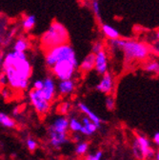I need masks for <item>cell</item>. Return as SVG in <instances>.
I'll use <instances>...</instances> for the list:
<instances>
[{
    "instance_id": "cell-29",
    "label": "cell",
    "mask_w": 159,
    "mask_h": 160,
    "mask_svg": "<svg viewBox=\"0 0 159 160\" xmlns=\"http://www.w3.org/2000/svg\"><path fill=\"white\" fill-rule=\"evenodd\" d=\"M44 87V80L37 79L33 82V89L34 90H42Z\"/></svg>"
},
{
    "instance_id": "cell-14",
    "label": "cell",
    "mask_w": 159,
    "mask_h": 160,
    "mask_svg": "<svg viewBox=\"0 0 159 160\" xmlns=\"http://www.w3.org/2000/svg\"><path fill=\"white\" fill-rule=\"evenodd\" d=\"M81 122H82V129L80 131V133L83 135L90 136V135L93 134L99 129V127L97 125H95L93 122H92L91 120L86 116H84L82 118Z\"/></svg>"
},
{
    "instance_id": "cell-37",
    "label": "cell",
    "mask_w": 159,
    "mask_h": 160,
    "mask_svg": "<svg viewBox=\"0 0 159 160\" xmlns=\"http://www.w3.org/2000/svg\"><path fill=\"white\" fill-rule=\"evenodd\" d=\"M155 39H156V41L159 42V31H157V32H155Z\"/></svg>"
},
{
    "instance_id": "cell-2",
    "label": "cell",
    "mask_w": 159,
    "mask_h": 160,
    "mask_svg": "<svg viewBox=\"0 0 159 160\" xmlns=\"http://www.w3.org/2000/svg\"><path fill=\"white\" fill-rule=\"evenodd\" d=\"M68 41L69 32L67 29L63 24L57 21H53L40 38L41 46L45 51L66 44Z\"/></svg>"
},
{
    "instance_id": "cell-21",
    "label": "cell",
    "mask_w": 159,
    "mask_h": 160,
    "mask_svg": "<svg viewBox=\"0 0 159 160\" xmlns=\"http://www.w3.org/2000/svg\"><path fill=\"white\" fill-rule=\"evenodd\" d=\"M0 124L6 128L12 129L15 126V121L6 113L0 112Z\"/></svg>"
},
{
    "instance_id": "cell-8",
    "label": "cell",
    "mask_w": 159,
    "mask_h": 160,
    "mask_svg": "<svg viewBox=\"0 0 159 160\" xmlns=\"http://www.w3.org/2000/svg\"><path fill=\"white\" fill-rule=\"evenodd\" d=\"M94 70L100 75H103L109 72V58H108V53L105 50L95 54Z\"/></svg>"
},
{
    "instance_id": "cell-17",
    "label": "cell",
    "mask_w": 159,
    "mask_h": 160,
    "mask_svg": "<svg viewBox=\"0 0 159 160\" xmlns=\"http://www.w3.org/2000/svg\"><path fill=\"white\" fill-rule=\"evenodd\" d=\"M143 70L148 73L159 75V62L155 59H150L144 64Z\"/></svg>"
},
{
    "instance_id": "cell-38",
    "label": "cell",
    "mask_w": 159,
    "mask_h": 160,
    "mask_svg": "<svg viewBox=\"0 0 159 160\" xmlns=\"http://www.w3.org/2000/svg\"><path fill=\"white\" fill-rule=\"evenodd\" d=\"M83 1H91L92 2V1H93V0H83Z\"/></svg>"
},
{
    "instance_id": "cell-19",
    "label": "cell",
    "mask_w": 159,
    "mask_h": 160,
    "mask_svg": "<svg viewBox=\"0 0 159 160\" xmlns=\"http://www.w3.org/2000/svg\"><path fill=\"white\" fill-rule=\"evenodd\" d=\"M89 143L87 141H79L77 142L76 146H75V149H74V152L76 155L78 156H82V155H85L88 151H89Z\"/></svg>"
},
{
    "instance_id": "cell-10",
    "label": "cell",
    "mask_w": 159,
    "mask_h": 160,
    "mask_svg": "<svg viewBox=\"0 0 159 160\" xmlns=\"http://www.w3.org/2000/svg\"><path fill=\"white\" fill-rule=\"evenodd\" d=\"M43 97L47 101L51 102L55 95V83L52 77H46L44 79V87L41 90Z\"/></svg>"
},
{
    "instance_id": "cell-23",
    "label": "cell",
    "mask_w": 159,
    "mask_h": 160,
    "mask_svg": "<svg viewBox=\"0 0 159 160\" xmlns=\"http://www.w3.org/2000/svg\"><path fill=\"white\" fill-rule=\"evenodd\" d=\"M105 106L108 111H113L116 106V101L115 98L112 94H109L105 98Z\"/></svg>"
},
{
    "instance_id": "cell-28",
    "label": "cell",
    "mask_w": 159,
    "mask_h": 160,
    "mask_svg": "<svg viewBox=\"0 0 159 160\" xmlns=\"http://www.w3.org/2000/svg\"><path fill=\"white\" fill-rule=\"evenodd\" d=\"M26 146H27V148H28V150L30 151V152H34L36 149H37V142L35 141L34 139H32V138H28L27 139V141H26Z\"/></svg>"
},
{
    "instance_id": "cell-5",
    "label": "cell",
    "mask_w": 159,
    "mask_h": 160,
    "mask_svg": "<svg viewBox=\"0 0 159 160\" xmlns=\"http://www.w3.org/2000/svg\"><path fill=\"white\" fill-rule=\"evenodd\" d=\"M78 68V60L75 59H65L62 61H59L53 65V67L51 69L52 74L61 80H67V79H72V76L74 75L76 69Z\"/></svg>"
},
{
    "instance_id": "cell-27",
    "label": "cell",
    "mask_w": 159,
    "mask_h": 160,
    "mask_svg": "<svg viewBox=\"0 0 159 160\" xmlns=\"http://www.w3.org/2000/svg\"><path fill=\"white\" fill-rule=\"evenodd\" d=\"M103 157V152L102 151H96L94 153H91L89 154L85 160H102Z\"/></svg>"
},
{
    "instance_id": "cell-30",
    "label": "cell",
    "mask_w": 159,
    "mask_h": 160,
    "mask_svg": "<svg viewBox=\"0 0 159 160\" xmlns=\"http://www.w3.org/2000/svg\"><path fill=\"white\" fill-rule=\"evenodd\" d=\"M9 85V81H8V77L6 76V74L3 72L2 74H0V86H7Z\"/></svg>"
},
{
    "instance_id": "cell-34",
    "label": "cell",
    "mask_w": 159,
    "mask_h": 160,
    "mask_svg": "<svg viewBox=\"0 0 159 160\" xmlns=\"http://www.w3.org/2000/svg\"><path fill=\"white\" fill-rule=\"evenodd\" d=\"M3 60H4V55L0 53V74L3 73Z\"/></svg>"
},
{
    "instance_id": "cell-20",
    "label": "cell",
    "mask_w": 159,
    "mask_h": 160,
    "mask_svg": "<svg viewBox=\"0 0 159 160\" xmlns=\"http://www.w3.org/2000/svg\"><path fill=\"white\" fill-rule=\"evenodd\" d=\"M36 23V17L33 14L27 15L22 21V27L25 31H30L32 30Z\"/></svg>"
},
{
    "instance_id": "cell-32",
    "label": "cell",
    "mask_w": 159,
    "mask_h": 160,
    "mask_svg": "<svg viewBox=\"0 0 159 160\" xmlns=\"http://www.w3.org/2000/svg\"><path fill=\"white\" fill-rule=\"evenodd\" d=\"M10 91H9V89L8 88H3L2 90H1V94H2V96L4 97V98H6V99H9L10 98Z\"/></svg>"
},
{
    "instance_id": "cell-31",
    "label": "cell",
    "mask_w": 159,
    "mask_h": 160,
    "mask_svg": "<svg viewBox=\"0 0 159 160\" xmlns=\"http://www.w3.org/2000/svg\"><path fill=\"white\" fill-rule=\"evenodd\" d=\"M151 51L153 52V54H155L156 56H159V42L156 41V43L153 44V46H152Z\"/></svg>"
},
{
    "instance_id": "cell-13",
    "label": "cell",
    "mask_w": 159,
    "mask_h": 160,
    "mask_svg": "<svg viewBox=\"0 0 159 160\" xmlns=\"http://www.w3.org/2000/svg\"><path fill=\"white\" fill-rule=\"evenodd\" d=\"M75 89V83L72 79H67V80H61L59 81L57 85L58 92L62 95H67L72 93Z\"/></svg>"
},
{
    "instance_id": "cell-4",
    "label": "cell",
    "mask_w": 159,
    "mask_h": 160,
    "mask_svg": "<svg viewBox=\"0 0 159 160\" xmlns=\"http://www.w3.org/2000/svg\"><path fill=\"white\" fill-rule=\"evenodd\" d=\"M132 153L137 159L152 160L155 154L154 150L151 147V141L146 135H137L132 143Z\"/></svg>"
},
{
    "instance_id": "cell-24",
    "label": "cell",
    "mask_w": 159,
    "mask_h": 160,
    "mask_svg": "<svg viewBox=\"0 0 159 160\" xmlns=\"http://www.w3.org/2000/svg\"><path fill=\"white\" fill-rule=\"evenodd\" d=\"M91 8H92L93 14L98 19H100L101 18V9H100V3H99L98 0H93V1H92Z\"/></svg>"
},
{
    "instance_id": "cell-9",
    "label": "cell",
    "mask_w": 159,
    "mask_h": 160,
    "mask_svg": "<svg viewBox=\"0 0 159 160\" xmlns=\"http://www.w3.org/2000/svg\"><path fill=\"white\" fill-rule=\"evenodd\" d=\"M49 137H50V143L55 149H60L62 145L66 144L69 141L68 132H56L53 131H48Z\"/></svg>"
},
{
    "instance_id": "cell-22",
    "label": "cell",
    "mask_w": 159,
    "mask_h": 160,
    "mask_svg": "<svg viewBox=\"0 0 159 160\" xmlns=\"http://www.w3.org/2000/svg\"><path fill=\"white\" fill-rule=\"evenodd\" d=\"M69 128L72 132H80L82 129V122L75 117H72L69 119Z\"/></svg>"
},
{
    "instance_id": "cell-15",
    "label": "cell",
    "mask_w": 159,
    "mask_h": 160,
    "mask_svg": "<svg viewBox=\"0 0 159 160\" xmlns=\"http://www.w3.org/2000/svg\"><path fill=\"white\" fill-rule=\"evenodd\" d=\"M94 65H95V54L91 52L81 61L80 65H79V69L83 72H89L94 70Z\"/></svg>"
},
{
    "instance_id": "cell-3",
    "label": "cell",
    "mask_w": 159,
    "mask_h": 160,
    "mask_svg": "<svg viewBox=\"0 0 159 160\" xmlns=\"http://www.w3.org/2000/svg\"><path fill=\"white\" fill-rule=\"evenodd\" d=\"M75 58H77L75 51L69 43L56 46L45 52V64L50 69H52L53 65L59 61Z\"/></svg>"
},
{
    "instance_id": "cell-35",
    "label": "cell",
    "mask_w": 159,
    "mask_h": 160,
    "mask_svg": "<svg viewBox=\"0 0 159 160\" xmlns=\"http://www.w3.org/2000/svg\"><path fill=\"white\" fill-rule=\"evenodd\" d=\"M72 138H73L74 141H76V142H79V141H80V135L78 134V132H74L73 135H72Z\"/></svg>"
},
{
    "instance_id": "cell-25",
    "label": "cell",
    "mask_w": 159,
    "mask_h": 160,
    "mask_svg": "<svg viewBox=\"0 0 159 160\" xmlns=\"http://www.w3.org/2000/svg\"><path fill=\"white\" fill-rule=\"evenodd\" d=\"M71 107H72L71 103H69V102H63V103H61L60 105H59L58 112H59V113H60V114L66 115V114L69 113V112L71 110Z\"/></svg>"
},
{
    "instance_id": "cell-6",
    "label": "cell",
    "mask_w": 159,
    "mask_h": 160,
    "mask_svg": "<svg viewBox=\"0 0 159 160\" xmlns=\"http://www.w3.org/2000/svg\"><path fill=\"white\" fill-rule=\"evenodd\" d=\"M29 97L32 102V105L33 106V108L37 113H39L40 115H44L49 112L50 107H51L50 102L47 101V100L43 97L41 90L32 89L30 92Z\"/></svg>"
},
{
    "instance_id": "cell-16",
    "label": "cell",
    "mask_w": 159,
    "mask_h": 160,
    "mask_svg": "<svg viewBox=\"0 0 159 160\" xmlns=\"http://www.w3.org/2000/svg\"><path fill=\"white\" fill-rule=\"evenodd\" d=\"M101 31H102L104 36L107 37L109 40L117 39V38H119V36H120L119 31L116 28H114L107 23H104L101 25Z\"/></svg>"
},
{
    "instance_id": "cell-26",
    "label": "cell",
    "mask_w": 159,
    "mask_h": 160,
    "mask_svg": "<svg viewBox=\"0 0 159 160\" xmlns=\"http://www.w3.org/2000/svg\"><path fill=\"white\" fill-rule=\"evenodd\" d=\"M103 50H104V44L101 41H95L92 46V52L94 54L98 53L99 52H101Z\"/></svg>"
},
{
    "instance_id": "cell-12",
    "label": "cell",
    "mask_w": 159,
    "mask_h": 160,
    "mask_svg": "<svg viewBox=\"0 0 159 160\" xmlns=\"http://www.w3.org/2000/svg\"><path fill=\"white\" fill-rule=\"evenodd\" d=\"M77 108H78V110L80 111L83 114H85V116L86 117H88L92 122H93L95 125H97L99 128H100V126H101V118L99 117L94 112H92L91 109H90V107H88L85 103H83V102H79L78 104H77Z\"/></svg>"
},
{
    "instance_id": "cell-7",
    "label": "cell",
    "mask_w": 159,
    "mask_h": 160,
    "mask_svg": "<svg viewBox=\"0 0 159 160\" xmlns=\"http://www.w3.org/2000/svg\"><path fill=\"white\" fill-rule=\"evenodd\" d=\"M96 90L106 95L112 94L114 90V78L109 72L102 75L101 80L96 85Z\"/></svg>"
},
{
    "instance_id": "cell-18",
    "label": "cell",
    "mask_w": 159,
    "mask_h": 160,
    "mask_svg": "<svg viewBox=\"0 0 159 160\" xmlns=\"http://www.w3.org/2000/svg\"><path fill=\"white\" fill-rule=\"evenodd\" d=\"M29 48V42L25 37H19L13 45V51L25 52Z\"/></svg>"
},
{
    "instance_id": "cell-33",
    "label": "cell",
    "mask_w": 159,
    "mask_h": 160,
    "mask_svg": "<svg viewBox=\"0 0 159 160\" xmlns=\"http://www.w3.org/2000/svg\"><path fill=\"white\" fill-rule=\"evenodd\" d=\"M152 141H153V143H154L156 146L159 147V132H155V133L153 134Z\"/></svg>"
},
{
    "instance_id": "cell-11",
    "label": "cell",
    "mask_w": 159,
    "mask_h": 160,
    "mask_svg": "<svg viewBox=\"0 0 159 160\" xmlns=\"http://www.w3.org/2000/svg\"><path fill=\"white\" fill-rule=\"evenodd\" d=\"M69 130V118L66 116H59L49 126L48 131H53L56 132H68Z\"/></svg>"
},
{
    "instance_id": "cell-36",
    "label": "cell",
    "mask_w": 159,
    "mask_h": 160,
    "mask_svg": "<svg viewBox=\"0 0 159 160\" xmlns=\"http://www.w3.org/2000/svg\"><path fill=\"white\" fill-rule=\"evenodd\" d=\"M152 160H159V150L155 152L154 157H153V159H152Z\"/></svg>"
},
{
    "instance_id": "cell-1",
    "label": "cell",
    "mask_w": 159,
    "mask_h": 160,
    "mask_svg": "<svg viewBox=\"0 0 159 160\" xmlns=\"http://www.w3.org/2000/svg\"><path fill=\"white\" fill-rule=\"evenodd\" d=\"M109 46L114 52H122L127 62L144 61L148 59L151 52L148 45L132 39H112L109 41Z\"/></svg>"
}]
</instances>
